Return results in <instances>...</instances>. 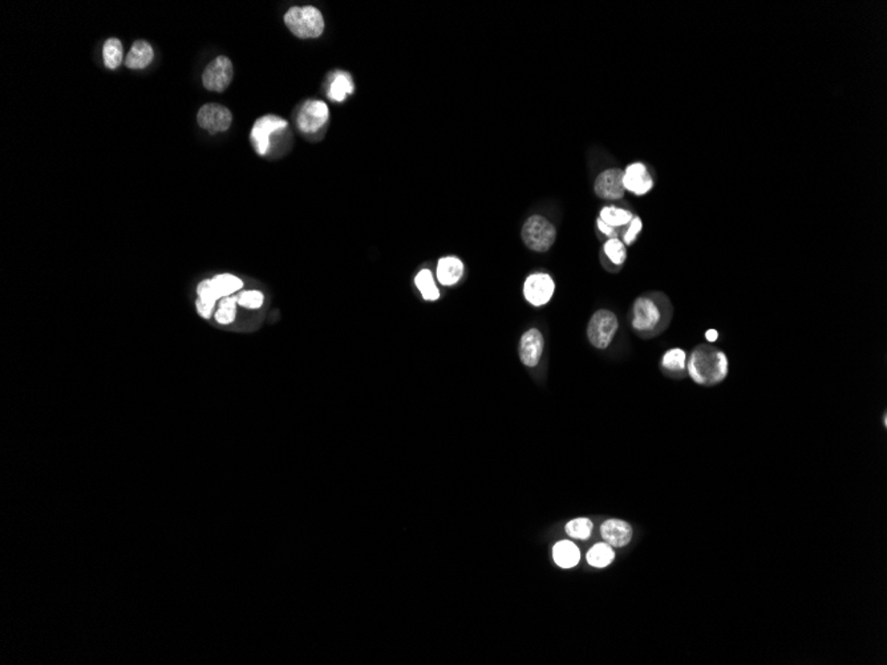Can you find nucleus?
Here are the masks:
<instances>
[{"mask_svg": "<svg viewBox=\"0 0 887 665\" xmlns=\"http://www.w3.org/2000/svg\"><path fill=\"white\" fill-rule=\"evenodd\" d=\"M687 366L692 380L704 387L720 384L730 372L727 355L709 344L696 347L690 355Z\"/></svg>", "mask_w": 887, "mask_h": 665, "instance_id": "f257e3e1", "label": "nucleus"}, {"mask_svg": "<svg viewBox=\"0 0 887 665\" xmlns=\"http://www.w3.org/2000/svg\"><path fill=\"white\" fill-rule=\"evenodd\" d=\"M285 23L299 39H315L325 31L323 15L313 6L291 7L285 15Z\"/></svg>", "mask_w": 887, "mask_h": 665, "instance_id": "f03ea898", "label": "nucleus"}, {"mask_svg": "<svg viewBox=\"0 0 887 665\" xmlns=\"http://www.w3.org/2000/svg\"><path fill=\"white\" fill-rule=\"evenodd\" d=\"M522 239L533 251L545 252L551 248L557 238V230L551 222L542 215H533L522 227Z\"/></svg>", "mask_w": 887, "mask_h": 665, "instance_id": "7ed1b4c3", "label": "nucleus"}, {"mask_svg": "<svg viewBox=\"0 0 887 665\" xmlns=\"http://www.w3.org/2000/svg\"><path fill=\"white\" fill-rule=\"evenodd\" d=\"M619 328L616 315L610 310H599L588 322V341L598 350H606L613 341Z\"/></svg>", "mask_w": 887, "mask_h": 665, "instance_id": "20e7f679", "label": "nucleus"}, {"mask_svg": "<svg viewBox=\"0 0 887 665\" xmlns=\"http://www.w3.org/2000/svg\"><path fill=\"white\" fill-rule=\"evenodd\" d=\"M662 322V310L651 298L641 296L632 307V328L641 335L653 334Z\"/></svg>", "mask_w": 887, "mask_h": 665, "instance_id": "39448f33", "label": "nucleus"}, {"mask_svg": "<svg viewBox=\"0 0 887 665\" xmlns=\"http://www.w3.org/2000/svg\"><path fill=\"white\" fill-rule=\"evenodd\" d=\"M233 64L229 57L218 56L206 66L202 83L208 91L223 92L233 80Z\"/></svg>", "mask_w": 887, "mask_h": 665, "instance_id": "423d86ee", "label": "nucleus"}, {"mask_svg": "<svg viewBox=\"0 0 887 665\" xmlns=\"http://www.w3.org/2000/svg\"><path fill=\"white\" fill-rule=\"evenodd\" d=\"M286 127L288 121L274 115L258 118L251 129V143L257 153L260 156H264L270 148V136L275 131L285 129Z\"/></svg>", "mask_w": 887, "mask_h": 665, "instance_id": "0eeeda50", "label": "nucleus"}, {"mask_svg": "<svg viewBox=\"0 0 887 665\" xmlns=\"http://www.w3.org/2000/svg\"><path fill=\"white\" fill-rule=\"evenodd\" d=\"M555 285L548 274L537 273L527 276L523 285V295L526 300L535 307L544 306L553 298Z\"/></svg>", "mask_w": 887, "mask_h": 665, "instance_id": "6e6552de", "label": "nucleus"}, {"mask_svg": "<svg viewBox=\"0 0 887 665\" xmlns=\"http://www.w3.org/2000/svg\"><path fill=\"white\" fill-rule=\"evenodd\" d=\"M329 116V110L325 101L320 100H308L301 105L297 122L301 131L313 133L322 129L326 125Z\"/></svg>", "mask_w": 887, "mask_h": 665, "instance_id": "1a4fd4ad", "label": "nucleus"}, {"mask_svg": "<svg viewBox=\"0 0 887 665\" xmlns=\"http://www.w3.org/2000/svg\"><path fill=\"white\" fill-rule=\"evenodd\" d=\"M198 125L210 133L227 131L232 125V112L220 104L204 105L197 115Z\"/></svg>", "mask_w": 887, "mask_h": 665, "instance_id": "9d476101", "label": "nucleus"}, {"mask_svg": "<svg viewBox=\"0 0 887 665\" xmlns=\"http://www.w3.org/2000/svg\"><path fill=\"white\" fill-rule=\"evenodd\" d=\"M595 194L602 199H620L625 196L626 189L623 186V170L607 169L602 171L595 180Z\"/></svg>", "mask_w": 887, "mask_h": 665, "instance_id": "9b49d317", "label": "nucleus"}, {"mask_svg": "<svg viewBox=\"0 0 887 665\" xmlns=\"http://www.w3.org/2000/svg\"><path fill=\"white\" fill-rule=\"evenodd\" d=\"M623 186L635 196H644L653 187L651 174L644 164L632 162L623 171Z\"/></svg>", "mask_w": 887, "mask_h": 665, "instance_id": "f8f14e48", "label": "nucleus"}, {"mask_svg": "<svg viewBox=\"0 0 887 665\" xmlns=\"http://www.w3.org/2000/svg\"><path fill=\"white\" fill-rule=\"evenodd\" d=\"M634 535L631 524L622 520H607L600 524V536L613 548H625Z\"/></svg>", "mask_w": 887, "mask_h": 665, "instance_id": "ddd939ff", "label": "nucleus"}, {"mask_svg": "<svg viewBox=\"0 0 887 665\" xmlns=\"http://www.w3.org/2000/svg\"><path fill=\"white\" fill-rule=\"evenodd\" d=\"M544 336L542 334L532 328L529 331H526L522 335L521 343H520V359H521L522 364L526 366H535L544 352Z\"/></svg>", "mask_w": 887, "mask_h": 665, "instance_id": "4468645a", "label": "nucleus"}, {"mask_svg": "<svg viewBox=\"0 0 887 665\" xmlns=\"http://www.w3.org/2000/svg\"><path fill=\"white\" fill-rule=\"evenodd\" d=\"M464 274V263L457 257H444L437 264V279L444 286H453Z\"/></svg>", "mask_w": 887, "mask_h": 665, "instance_id": "2eb2a0df", "label": "nucleus"}, {"mask_svg": "<svg viewBox=\"0 0 887 665\" xmlns=\"http://www.w3.org/2000/svg\"><path fill=\"white\" fill-rule=\"evenodd\" d=\"M553 561L561 569H573L581 561V551L570 541H560L553 548Z\"/></svg>", "mask_w": 887, "mask_h": 665, "instance_id": "dca6fc26", "label": "nucleus"}, {"mask_svg": "<svg viewBox=\"0 0 887 665\" xmlns=\"http://www.w3.org/2000/svg\"><path fill=\"white\" fill-rule=\"evenodd\" d=\"M155 57L153 48L145 40H137L133 43L131 51L127 55L125 66L129 69H143L152 63Z\"/></svg>", "mask_w": 887, "mask_h": 665, "instance_id": "f3484780", "label": "nucleus"}, {"mask_svg": "<svg viewBox=\"0 0 887 665\" xmlns=\"http://www.w3.org/2000/svg\"><path fill=\"white\" fill-rule=\"evenodd\" d=\"M586 561L591 567L606 569L615 561V551L613 546L606 542H600L590 548L586 554Z\"/></svg>", "mask_w": 887, "mask_h": 665, "instance_id": "a211bd4d", "label": "nucleus"}, {"mask_svg": "<svg viewBox=\"0 0 887 665\" xmlns=\"http://www.w3.org/2000/svg\"><path fill=\"white\" fill-rule=\"evenodd\" d=\"M662 366L672 375H680L687 368V353L681 348H672L663 355Z\"/></svg>", "mask_w": 887, "mask_h": 665, "instance_id": "6ab92c4d", "label": "nucleus"}, {"mask_svg": "<svg viewBox=\"0 0 887 665\" xmlns=\"http://www.w3.org/2000/svg\"><path fill=\"white\" fill-rule=\"evenodd\" d=\"M415 285H416V287L418 288V291H420V294L423 295L424 299L434 301V300L440 298V291L436 286V283L433 280V275H432L431 271L428 269H423L416 275Z\"/></svg>", "mask_w": 887, "mask_h": 665, "instance_id": "aec40b11", "label": "nucleus"}, {"mask_svg": "<svg viewBox=\"0 0 887 665\" xmlns=\"http://www.w3.org/2000/svg\"><path fill=\"white\" fill-rule=\"evenodd\" d=\"M353 93V83L350 75L338 72L331 83L328 96L332 101H343L347 94Z\"/></svg>", "mask_w": 887, "mask_h": 665, "instance_id": "412c9836", "label": "nucleus"}, {"mask_svg": "<svg viewBox=\"0 0 887 665\" xmlns=\"http://www.w3.org/2000/svg\"><path fill=\"white\" fill-rule=\"evenodd\" d=\"M632 218H634V214L631 211L613 208V206H606L600 210L599 213L600 221L606 222L607 224L616 229L627 226L630 222L632 221Z\"/></svg>", "mask_w": 887, "mask_h": 665, "instance_id": "4be33fe9", "label": "nucleus"}, {"mask_svg": "<svg viewBox=\"0 0 887 665\" xmlns=\"http://www.w3.org/2000/svg\"><path fill=\"white\" fill-rule=\"evenodd\" d=\"M592 530H594V523L585 517L572 520L565 526L566 534L578 541H588L592 534Z\"/></svg>", "mask_w": 887, "mask_h": 665, "instance_id": "5701e85b", "label": "nucleus"}, {"mask_svg": "<svg viewBox=\"0 0 887 665\" xmlns=\"http://www.w3.org/2000/svg\"><path fill=\"white\" fill-rule=\"evenodd\" d=\"M103 57H104V64L106 68L109 69L118 68V66L122 63V57H124L121 41L116 38L106 40L103 47Z\"/></svg>", "mask_w": 887, "mask_h": 665, "instance_id": "b1692460", "label": "nucleus"}, {"mask_svg": "<svg viewBox=\"0 0 887 665\" xmlns=\"http://www.w3.org/2000/svg\"><path fill=\"white\" fill-rule=\"evenodd\" d=\"M604 255L611 261L613 264L622 266L627 258L626 248L622 241L618 238H609V241L603 245Z\"/></svg>", "mask_w": 887, "mask_h": 665, "instance_id": "393cba45", "label": "nucleus"}, {"mask_svg": "<svg viewBox=\"0 0 887 665\" xmlns=\"http://www.w3.org/2000/svg\"><path fill=\"white\" fill-rule=\"evenodd\" d=\"M215 286L218 288L222 296H230L235 291L243 287V282L232 274H222L213 278Z\"/></svg>", "mask_w": 887, "mask_h": 665, "instance_id": "a878e982", "label": "nucleus"}, {"mask_svg": "<svg viewBox=\"0 0 887 665\" xmlns=\"http://www.w3.org/2000/svg\"><path fill=\"white\" fill-rule=\"evenodd\" d=\"M236 304H238V298L236 296H226L225 299H222L220 308L215 313L217 322L221 323V324L233 323L235 319V313H236Z\"/></svg>", "mask_w": 887, "mask_h": 665, "instance_id": "bb28decb", "label": "nucleus"}, {"mask_svg": "<svg viewBox=\"0 0 887 665\" xmlns=\"http://www.w3.org/2000/svg\"><path fill=\"white\" fill-rule=\"evenodd\" d=\"M236 298H238V304H239V306H242V307H245V308H251V310L260 308L262 304H263V299H264V296H263V294H262L261 291H257V289H248V291H243V292H241V295H239V296H236Z\"/></svg>", "mask_w": 887, "mask_h": 665, "instance_id": "cd10ccee", "label": "nucleus"}, {"mask_svg": "<svg viewBox=\"0 0 887 665\" xmlns=\"http://www.w3.org/2000/svg\"><path fill=\"white\" fill-rule=\"evenodd\" d=\"M197 292L199 295V299L209 300V301H217L221 299L222 295L218 291V288L215 286L213 279H206L204 282H201L197 288Z\"/></svg>", "mask_w": 887, "mask_h": 665, "instance_id": "c85d7f7f", "label": "nucleus"}, {"mask_svg": "<svg viewBox=\"0 0 887 665\" xmlns=\"http://www.w3.org/2000/svg\"><path fill=\"white\" fill-rule=\"evenodd\" d=\"M641 227H643L641 220H640L639 217H634L632 221L628 223V229H627L626 233L623 234V241H625L623 243L627 245V246L632 245L637 241L640 231H641Z\"/></svg>", "mask_w": 887, "mask_h": 665, "instance_id": "c756f323", "label": "nucleus"}, {"mask_svg": "<svg viewBox=\"0 0 887 665\" xmlns=\"http://www.w3.org/2000/svg\"><path fill=\"white\" fill-rule=\"evenodd\" d=\"M196 306H197V311H198V313H199V315H201L202 317H205V319H209L210 316H211V313H213V310H214V306H215V301H209V300L198 299L197 300Z\"/></svg>", "mask_w": 887, "mask_h": 665, "instance_id": "7c9ffc66", "label": "nucleus"}, {"mask_svg": "<svg viewBox=\"0 0 887 665\" xmlns=\"http://www.w3.org/2000/svg\"><path fill=\"white\" fill-rule=\"evenodd\" d=\"M597 226H598V229H599V231L602 234L606 235V236H609V238H618L619 231H618V229H616V227H613V226L607 224L606 222L600 221L599 218H598V221H597Z\"/></svg>", "mask_w": 887, "mask_h": 665, "instance_id": "2f4dec72", "label": "nucleus"}, {"mask_svg": "<svg viewBox=\"0 0 887 665\" xmlns=\"http://www.w3.org/2000/svg\"><path fill=\"white\" fill-rule=\"evenodd\" d=\"M705 339L708 343H715L718 339V332L716 329H708L705 332Z\"/></svg>", "mask_w": 887, "mask_h": 665, "instance_id": "473e14b6", "label": "nucleus"}, {"mask_svg": "<svg viewBox=\"0 0 887 665\" xmlns=\"http://www.w3.org/2000/svg\"><path fill=\"white\" fill-rule=\"evenodd\" d=\"M884 422H885V427H886V425H887V416H886V415H885V416H884Z\"/></svg>", "mask_w": 887, "mask_h": 665, "instance_id": "72a5a7b5", "label": "nucleus"}]
</instances>
